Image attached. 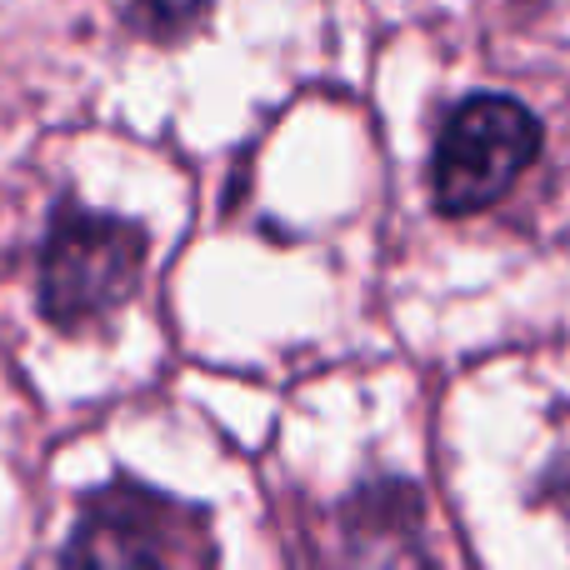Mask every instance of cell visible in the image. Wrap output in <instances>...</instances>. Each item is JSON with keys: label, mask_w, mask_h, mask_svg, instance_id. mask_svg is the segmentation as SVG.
<instances>
[{"label": "cell", "mask_w": 570, "mask_h": 570, "mask_svg": "<svg viewBox=\"0 0 570 570\" xmlns=\"http://www.w3.org/2000/svg\"><path fill=\"white\" fill-rule=\"evenodd\" d=\"M146 276V230L136 220L100 216L76 200H60L40 240V315L60 331L106 321L136 295Z\"/></svg>", "instance_id": "6da1fadb"}, {"label": "cell", "mask_w": 570, "mask_h": 570, "mask_svg": "<svg viewBox=\"0 0 570 570\" xmlns=\"http://www.w3.org/2000/svg\"><path fill=\"white\" fill-rule=\"evenodd\" d=\"M541 156V120L511 96H471L435 136L431 196L445 216H475L495 206Z\"/></svg>", "instance_id": "7a4b0ae2"}, {"label": "cell", "mask_w": 570, "mask_h": 570, "mask_svg": "<svg viewBox=\"0 0 570 570\" xmlns=\"http://www.w3.org/2000/svg\"><path fill=\"white\" fill-rule=\"evenodd\" d=\"M116 6H120V20L136 36L156 40V46H180L210 16V0H116Z\"/></svg>", "instance_id": "277c9868"}, {"label": "cell", "mask_w": 570, "mask_h": 570, "mask_svg": "<svg viewBox=\"0 0 570 570\" xmlns=\"http://www.w3.org/2000/svg\"><path fill=\"white\" fill-rule=\"evenodd\" d=\"M66 561L190 566V561H216V546H210V531H206V511L180 505L160 491H146L136 481H116V485H100L80 505Z\"/></svg>", "instance_id": "3957f363"}]
</instances>
